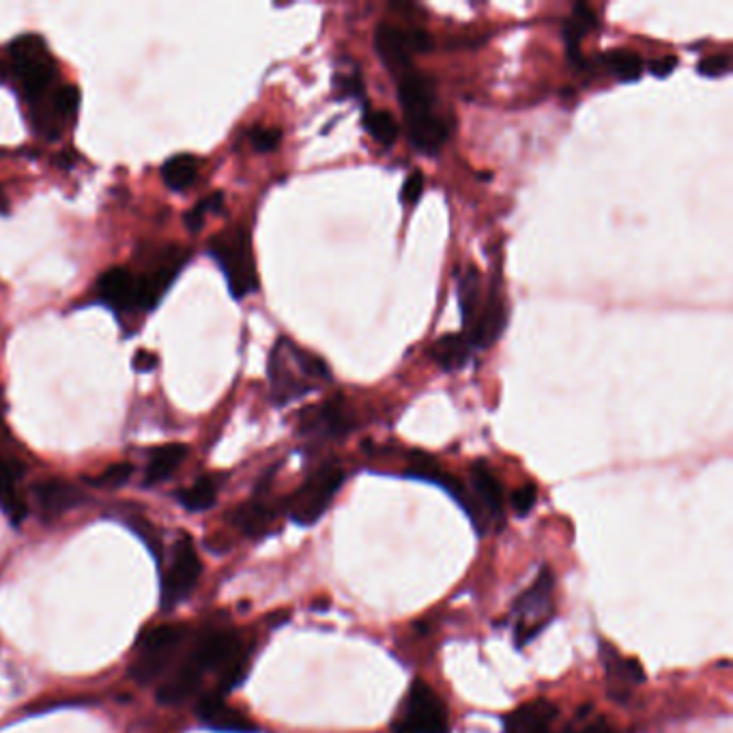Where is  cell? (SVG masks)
<instances>
[{"label": "cell", "instance_id": "6", "mask_svg": "<svg viewBox=\"0 0 733 733\" xmlns=\"http://www.w3.org/2000/svg\"><path fill=\"white\" fill-rule=\"evenodd\" d=\"M553 592H555L553 570L549 566H543L534 583L512 604V620H514L512 628L516 647L534 642L549 626L555 615Z\"/></svg>", "mask_w": 733, "mask_h": 733}, {"label": "cell", "instance_id": "5", "mask_svg": "<svg viewBox=\"0 0 733 733\" xmlns=\"http://www.w3.org/2000/svg\"><path fill=\"white\" fill-rule=\"evenodd\" d=\"M189 658L203 674L218 671L222 692L239 687L248 674V647L234 631H209Z\"/></svg>", "mask_w": 733, "mask_h": 733}, {"label": "cell", "instance_id": "42", "mask_svg": "<svg viewBox=\"0 0 733 733\" xmlns=\"http://www.w3.org/2000/svg\"><path fill=\"white\" fill-rule=\"evenodd\" d=\"M7 214H9V203H7V198H4V194L0 189V216H7Z\"/></svg>", "mask_w": 733, "mask_h": 733}, {"label": "cell", "instance_id": "26", "mask_svg": "<svg viewBox=\"0 0 733 733\" xmlns=\"http://www.w3.org/2000/svg\"><path fill=\"white\" fill-rule=\"evenodd\" d=\"M602 63L609 69V74L615 76L620 83H637L645 72L642 56L635 50H626V47L604 52Z\"/></svg>", "mask_w": 733, "mask_h": 733}, {"label": "cell", "instance_id": "28", "mask_svg": "<svg viewBox=\"0 0 733 733\" xmlns=\"http://www.w3.org/2000/svg\"><path fill=\"white\" fill-rule=\"evenodd\" d=\"M162 182L171 192H185L192 184L198 179V160L189 153L175 155L164 162L162 171Z\"/></svg>", "mask_w": 733, "mask_h": 733}, {"label": "cell", "instance_id": "2", "mask_svg": "<svg viewBox=\"0 0 733 733\" xmlns=\"http://www.w3.org/2000/svg\"><path fill=\"white\" fill-rule=\"evenodd\" d=\"M272 403L286 407L319 390L321 383H331V370L319 355L302 349L288 338H280L272 349L270 364Z\"/></svg>", "mask_w": 733, "mask_h": 733}, {"label": "cell", "instance_id": "30", "mask_svg": "<svg viewBox=\"0 0 733 733\" xmlns=\"http://www.w3.org/2000/svg\"><path fill=\"white\" fill-rule=\"evenodd\" d=\"M177 500L189 512H205V510L214 507L218 500V482L214 478L205 475V478L196 480L192 486L179 491Z\"/></svg>", "mask_w": 733, "mask_h": 733}, {"label": "cell", "instance_id": "37", "mask_svg": "<svg viewBox=\"0 0 733 733\" xmlns=\"http://www.w3.org/2000/svg\"><path fill=\"white\" fill-rule=\"evenodd\" d=\"M588 708L590 705H586L581 712H577L575 723L570 727H566L564 733H617L602 716H594L592 721H588V714H586Z\"/></svg>", "mask_w": 733, "mask_h": 733}, {"label": "cell", "instance_id": "38", "mask_svg": "<svg viewBox=\"0 0 733 733\" xmlns=\"http://www.w3.org/2000/svg\"><path fill=\"white\" fill-rule=\"evenodd\" d=\"M538 502V489L534 484H523L518 491L512 493V510L518 516H527Z\"/></svg>", "mask_w": 733, "mask_h": 733}, {"label": "cell", "instance_id": "13", "mask_svg": "<svg viewBox=\"0 0 733 733\" xmlns=\"http://www.w3.org/2000/svg\"><path fill=\"white\" fill-rule=\"evenodd\" d=\"M355 428V417L349 409L342 396H333L322 405H315L304 409L299 415V435L321 439V441H336L347 437Z\"/></svg>", "mask_w": 733, "mask_h": 733}, {"label": "cell", "instance_id": "40", "mask_svg": "<svg viewBox=\"0 0 733 733\" xmlns=\"http://www.w3.org/2000/svg\"><path fill=\"white\" fill-rule=\"evenodd\" d=\"M647 69H649V74L654 76V78H669L676 69H678V56H674V54H669V56H660V58H654L649 65H647Z\"/></svg>", "mask_w": 733, "mask_h": 733}, {"label": "cell", "instance_id": "32", "mask_svg": "<svg viewBox=\"0 0 733 733\" xmlns=\"http://www.w3.org/2000/svg\"><path fill=\"white\" fill-rule=\"evenodd\" d=\"M222 207H225V194L222 192L209 194L196 207H192V211L185 214V227H187V230H192V232H198V230L205 227L207 216L209 214H220Z\"/></svg>", "mask_w": 733, "mask_h": 733}, {"label": "cell", "instance_id": "7", "mask_svg": "<svg viewBox=\"0 0 733 733\" xmlns=\"http://www.w3.org/2000/svg\"><path fill=\"white\" fill-rule=\"evenodd\" d=\"M344 480L347 471L338 462H325L284 502L288 518L304 527L315 525L342 489Z\"/></svg>", "mask_w": 733, "mask_h": 733}, {"label": "cell", "instance_id": "10", "mask_svg": "<svg viewBox=\"0 0 733 733\" xmlns=\"http://www.w3.org/2000/svg\"><path fill=\"white\" fill-rule=\"evenodd\" d=\"M374 52L385 65V69L401 78L413 69V54H428L435 47V40L422 26L401 29L392 22H381L374 31Z\"/></svg>", "mask_w": 733, "mask_h": 733}, {"label": "cell", "instance_id": "18", "mask_svg": "<svg viewBox=\"0 0 733 733\" xmlns=\"http://www.w3.org/2000/svg\"><path fill=\"white\" fill-rule=\"evenodd\" d=\"M33 500L47 516H61L76 510L87 497L76 484L63 478H46L33 486Z\"/></svg>", "mask_w": 733, "mask_h": 733}, {"label": "cell", "instance_id": "24", "mask_svg": "<svg viewBox=\"0 0 733 733\" xmlns=\"http://www.w3.org/2000/svg\"><path fill=\"white\" fill-rule=\"evenodd\" d=\"M473 349L462 333H446L430 347V358L446 372H457L471 362Z\"/></svg>", "mask_w": 733, "mask_h": 733}, {"label": "cell", "instance_id": "20", "mask_svg": "<svg viewBox=\"0 0 733 733\" xmlns=\"http://www.w3.org/2000/svg\"><path fill=\"white\" fill-rule=\"evenodd\" d=\"M602 649H604V669H606L609 685L615 687L609 690V694H611V699L622 701L620 687H624V690L628 692V688L643 685L645 682V669H643L639 660L624 658L613 647H602Z\"/></svg>", "mask_w": 733, "mask_h": 733}, {"label": "cell", "instance_id": "1", "mask_svg": "<svg viewBox=\"0 0 733 733\" xmlns=\"http://www.w3.org/2000/svg\"><path fill=\"white\" fill-rule=\"evenodd\" d=\"M398 103L413 146L424 155H437L452 134V123L437 112L435 80L422 72L398 78Z\"/></svg>", "mask_w": 733, "mask_h": 733}, {"label": "cell", "instance_id": "3", "mask_svg": "<svg viewBox=\"0 0 733 733\" xmlns=\"http://www.w3.org/2000/svg\"><path fill=\"white\" fill-rule=\"evenodd\" d=\"M209 254L229 282L230 295L245 299L259 291V272L250 230L241 225L218 232L209 243Z\"/></svg>", "mask_w": 733, "mask_h": 733}, {"label": "cell", "instance_id": "33", "mask_svg": "<svg viewBox=\"0 0 733 733\" xmlns=\"http://www.w3.org/2000/svg\"><path fill=\"white\" fill-rule=\"evenodd\" d=\"M134 464L132 462H114L110 467H106L99 475L91 478L92 486L97 489H121L123 484H128L134 475Z\"/></svg>", "mask_w": 733, "mask_h": 733}, {"label": "cell", "instance_id": "21", "mask_svg": "<svg viewBox=\"0 0 733 733\" xmlns=\"http://www.w3.org/2000/svg\"><path fill=\"white\" fill-rule=\"evenodd\" d=\"M20 475H22V467H18V462L0 457V510L15 525L22 523L26 516V504L18 491Z\"/></svg>", "mask_w": 733, "mask_h": 733}, {"label": "cell", "instance_id": "19", "mask_svg": "<svg viewBox=\"0 0 733 733\" xmlns=\"http://www.w3.org/2000/svg\"><path fill=\"white\" fill-rule=\"evenodd\" d=\"M598 24H600V20H598L597 11L586 2H577L572 7V13L566 18V22L561 26V37H564V44H566L568 58L577 67H583L581 44H583V40L590 31L598 29Z\"/></svg>", "mask_w": 733, "mask_h": 733}, {"label": "cell", "instance_id": "14", "mask_svg": "<svg viewBox=\"0 0 733 733\" xmlns=\"http://www.w3.org/2000/svg\"><path fill=\"white\" fill-rule=\"evenodd\" d=\"M505 325H507V308H505L504 297H502V293L495 284V286H491L489 297L482 299V308H480L473 325L467 331H460V333L469 340L473 351L475 349H489L502 338Z\"/></svg>", "mask_w": 733, "mask_h": 733}, {"label": "cell", "instance_id": "25", "mask_svg": "<svg viewBox=\"0 0 733 733\" xmlns=\"http://www.w3.org/2000/svg\"><path fill=\"white\" fill-rule=\"evenodd\" d=\"M187 446L184 444H166L157 450H153L151 459L146 462L144 469V484L146 486H155L166 482L187 459Z\"/></svg>", "mask_w": 733, "mask_h": 733}, {"label": "cell", "instance_id": "35", "mask_svg": "<svg viewBox=\"0 0 733 733\" xmlns=\"http://www.w3.org/2000/svg\"><path fill=\"white\" fill-rule=\"evenodd\" d=\"M697 74L708 80H719L732 74V56L727 52L710 54L697 63Z\"/></svg>", "mask_w": 733, "mask_h": 733}, {"label": "cell", "instance_id": "31", "mask_svg": "<svg viewBox=\"0 0 733 733\" xmlns=\"http://www.w3.org/2000/svg\"><path fill=\"white\" fill-rule=\"evenodd\" d=\"M333 91L340 99H364V78L358 65L351 63L347 69H338L333 74Z\"/></svg>", "mask_w": 733, "mask_h": 733}, {"label": "cell", "instance_id": "36", "mask_svg": "<svg viewBox=\"0 0 733 733\" xmlns=\"http://www.w3.org/2000/svg\"><path fill=\"white\" fill-rule=\"evenodd\" d=\"M248 140L256 153H272L282 142V132L277 128L256 125L248 132Z\"/></svg>", "mask_w": 733, "mask_h": 733}, {"label": "cell", "instance_id": "11", "mask_svg": "<svg viewBox=\"0 0 733 733\" xmlns=\"http://www.w3.org/2000/svg\"><path fill=\"white\" fill-rule=\"evenodd\" d=\"M200 575H203V561L194 547V540L187 534H182L173 550V561L164 572L162 609L173 611L175 606H179L192 597V592L200 581Z\"/></svg>", "mask_w": 733, "mask_h": 733}, {"label": "cell", "instance_id": "9", "mask_svg": "<svg viewBox=\"0 0 733 733\" xmlns=\"http://www.w3.org/2000/svg\"><path fill=\"white\" fill-rule=\"evenodd\" d=\"M185 635L187 631L184 624H162L149 628L138 639V658L130 669L132 680L142 687L160 680L171 667L173 656L184 643Z\"/></svg>", "mask_w": 733, "mask_h": 733}, {"label": "cell", "instance_id": "29", "mask_svg": "<svg viewBox=\"0 0 733 733\" xmlns=\"http://www.w3.org/2000/svg\"><path fill=\"white\" fill-rule=\"evenodd\" d=\"M362 125H364L368 134L374 138L379 144H383V146H392L396 142L398 134H401L398 121L387 110L366 108L364 117H362Z\"/></svg>", "mask_w": 733, "mask_h": 733}, {"label": "cell", "instance_id": "27", "mask_svg": "<svg viewBox=\"0 0 733 733\" xmlns=\"http://www.w3.org/2000/svg\"><path fill=\"white\" fill-rule=\"evenodd\" d=\"M459 306L460 315H462V331H467L482 308L480 274L475 267H467L459 274Z\"/></svg>", "mask_w": 733, "mask_h": 733}, {"label": "cell", "instance_id": "17", "mask_svg": "<svg viewBox=\"0 0 733 733\" xmlns=\"http://www.w3.org/2000/svg\"><path fill=\"white\" fill-rule=\"evenodd\" d=\"M469 482H471V497L473 504L478 505L484 523L486 516H502L504 514V486L497 480V475L489 469L486 462H473L471 473H469Z\"/></svg>", "mask_w": 733, "mask_h": 733}, {"label": "cell", "instance_id": "22", "mask_svg": "<svg viewBox=\"0 0 733 733\" xmlns=\"http://www.w3.org/2000/svg\"><path fill=\"white\" fill-rule=\"evenodd\" d=\"M277 507L267 504L265 500H252L248 504L239 505L232 514V525L239 527L245 536L259 538L265 536L274 523Z\"/></svg>", "mask_w": 733, "mask_h": 733}, {"label": "cell", "instance_id": "41", "mask_svg": "<svg viewBox=\"0 0 733 733\" xmlns=\"http://www.w3.org/2000/svg\"><path fill=\"white\" fill-rule=\"evenodd\" d=\"M157 368V355L146 351V349H140L134 353V370L136 372H153Z\"/></svg>", "mask_w": 733, "mask_h": 733}, {"label": "cell", "instance_id": "34", "mask_svg": "<svg viewBox=\"0 0 733 733\" xmlns=\"http://www.w3.org/2000/svg\"><path fill=\"white\" fill-rule=\"evenodd\" d=\"M444 469L439 467V462L433 459L430 455H424V452H412L409 455V469L405 475L409 478H415V480H422V482H430V484H437L439 478H441Z\"/></svg>", "mask_w": 733, "mask_h": 733}, {"label": "cell", "instance_id": "12", "mask_svg": "<svg viewBox=\"0 0 733 733\" xmlns=\"http://www.w3.org/2000/svg\"><path fill=\"white\" fill-rule=\"evenodd\" d=\"M97 297L101 304L112 308L114 313H151V302L142 277L128 267H110L97 280Z\"/></svg>", "mask_w": 733, "mask_h": 733}, {"label": "cell", "instance_id": "15", "mask_svg": "<svg viewBox=\"0 0 733 733\" xmlns=\"http://www.w3.org/2000/svg\"><path fill=\"white\" fill-rule=\"evenodd\" d=\"M196 716L205 727L225 733H259L254 721L230 708L222 692L205 694L196 705Z\"/></svg>", "mask_w": 733, "mask_h": 733}, {"label": "cell", "instance_id": "4", "mask_svg": "<svg viewBox=\"0 0 733 733\" xmlns=\"http://www.w3.org/2000/svg\"><path fill=\"white\" fill-rule=\"evenodd\" d=\"M9 67L26 103L46 101L58 76L56 61L40 35H22L9 47Z\"/></svg>", "mask_w": 733, "mask_h": 733}, {"label": "cell", "instance_id": "8", "mask_svg": "<svg viewBox=\"0 0 733 733\" xmlns=\"http://www.w3.org/2000/svg\"><path fill=\"white\" fill-rule=\"evenodd\" d=\"M390 733H450V714L437 690L415 678Z\"/></svg>", "mask_w": 733, "mask_h": 733}, {"label": "cell", "instance_id": "16", "mask_svg": "<svg viewBox=\"0 0 733 733\" xmlns=\"http://www.w3.org/2000/svg\"><path fill=\"white\" fill-rule=\"evenodd\" d=\"M559 708L545 697L532 699L505 714L504 733H550Z\"/></svg>", "mask_w": 733, "mask_h": 733}, {"label": "cell", "instance_id": "23", "mask_svg": "<svg viewBox=\"0 0 733 733\" xmlns=\"http://www.w3.org/2000/svg\"><path fill=\"white\" fill-rule=\"evenodd\" d=\"M200 678H203V671L196 667V663L192 658H187V663L175 671V676L157 688V701L164 705L184 703L196 692V688L200 687Z\"/></svg>", "mask_w": 733, "mask_h": 733}, {"label": "cell", "instance_id": "39", "mask_svg": "<svg viewBox=\"0 0 733 733\" xmlns=\"http://www.w3.org/2000/svg\"><path fill=\"white\" fill-rule=\"evenodd\" d=\"M424 194V175L419 171H413L412 175L405 179L403 189H401V200L405 205H415Z\"/></svg>", "mask_w": 733, "mask_h": 733}]
</instances>
